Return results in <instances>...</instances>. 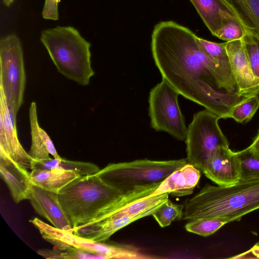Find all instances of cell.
<instances>
[{
  "label": "cell",
  "mask_w": 259,
  "mask_h": 259,
  "mask_svg": "<svg viewBox=\"0 0 259 259\" xmlns=\"http://www.w3.org/2000/svg\"><path fill=\"white\" fill-rule=\"evenodd\" d=\"M196 35L172 21L155 25L151 51L156 66L166 80L185 98L220 118H230L243 97L237 93L232 70L200 47Z\"/></svg>",
  "instance_id": "obj_1"
},
{
  "label": "cell",
  "mask_w": 259,
  "mask_h": 259,
  "mask_svg": "<svg viewBox=\"0 0 259 259\" xmlns=\"http://www.w3.org/2000/svg\"><path fill=\"white\" fill-rule=\"evenodd\" d=\"M183 219H221L239 221L259 209V179L241 180L228 186L206 184L185 201Z\"/></svg>",
  "instance_id": "obj_2"
},
{
  "label": "cell",
  "mask_w": 259,
  "mask_h": 259,
  "mask_svg": "<svg viewBox=\"0 0 259 259\" xmlns=\"http://www.w3.org/2000/svg\"><path fill=\"white\" fill-rule=\"evenodd\" d=\"M122 194L96 174L80 176L58 193L72 229L98 221Z\"/></svg>",
  "instance_id": "obj_3"
},
{
  "label": "cell",
  "mask_w": 259,
  "mask_h": 259,
  "mask_svg": "<svg viewBox=\"0 0 259 259\" xmlns=\"http://www.w3.org/2000/svg\"><path fill=\"white\" fill-rule=\"evenodd\" d=\"M40 40L58 72L79 84L87 85L95 72L91 66V44L72 26L43 30Z\"/></svg>",
  "instance_id": "obj_4"
},
{
  "label": "cell",
  "mask_w": 259,
  "mask_h": 259,
  "mask_svg": "<svg viewBox=\"0 0 259 259\" xmlns=\"http://www.w3.org/2000/svg\"><path fill=\"white\" fill-rule=\"evenodd\" d=\"M188 162L186 158L170 160H136L110 163L96 175L106 184L125 194L139 187L161 183L174 171Z\"/></svg>",
  "instance_id": "obj_5"
},
{
  "label": "cell",
  "mask_w": 259,
  "mask_h": 259,
  "mask_svg": "<svg viewBox=\"0 0 259 259\" xmlns=\"http://www.w3.org/2000/svg\"><path fill=\"white\" fill-rule=\"evenodd\" d=\"M218 116L204 110L195 113L187 128L185 142L188 162L202 171L214 151L229 147L219 125Z\"/></svg>",
  "instance_id": "obj_6"
},
{
  "label": "cell",
  "mask_w": 259,
  "mask_h": 259,
  "mask_svg": "<svg viewBox=\"0 0 259 259\" xmlns=\"http://www.w3.org/2000/svg\"><path fill=\"white\" fill-rule=\"evenodd\" d=\"M26 84L23 51L19 38L9 34L0 41V91L16 114L23 103Z\"/></svg>",
  "instance_id": "obj_7"
},
{
  "label": "cell",
  "mask_w": 259,
  "mask_h": 259,
  "mask_svg": "<svg viewBox=\"0 0 259 259\" xmlns=\"http://www.w3.org/2000/svg\"><path fill=\"white\" fill-rule=\"evenodd\" d=\"M179 93L164 79L150 91L149 114L151 127L180 141L186 139L187 127L180 108Z\"/></svg>",
  "instance_id": "obj_8"
},
{
  "label": "cell",
  "mask_w": 259,
  "mask_h": 259,
  "mask_svg": "<svg viewBox=\"0 0 259 259\" xmlns=\"http://www.w3.org/2000/svg\"><path fill=\"white\" fill-rule=\"evenodd\" d=\"M16 115L0 91V151L23 167L31 169L33 159L24 149L18 138Z\"/></svg>",
  "instance_id": "obj_9"
},
{
  "label": "cell",
  "mask_w": 259,
  "mask_h": 259,
  "mask_svg": "<svg viewBox=\"0 0 259 259\" xmlns=\"http://www.w3.org/2000/svg\"><path fill=\"white\" fill-rule=\"evenodd\" d=\"M202 172L222 186L234 185L241 180L240 163L236 152L229 147L218 148L205 165Z\"/></svg>",
  "instance_id": "obj_10"
},
{
  "label": "cell",
  "mask_w": 259,
  "mask_h": 259,
  "mask_svg": "<svg viewBox=\"0 0 259 259\" xmlns=\"http://www.w3.org/2000/svg\"><path fill=\"white\" fill-rule=\"evenodd\" d=\"M243 37L226 41V49L237 84V92L247 96L259 88V78L255 77L252 71Z\"/></svg>",
  "instance_id": "obj_11"
},
{
  "label": "cell",
  "mask_w": 259,
  "mask_h": 259,
  "mask_svg": "<svg viewBox=\"0 0 259 259\" xmlns=\"http://www.w3.org/2000/svg\"><path fill=\"white\" fill-rule=\"evenodd\" d=\"M29 200L36 212L54 227L73 231L70 223L59 202L57 193L32 185Z\"/></svg>",
  "instance_id": "obj_12"
},
{
  "label": "cell",
  "mask_w": 259,
  "mask_h": 259,
  "mask_svg": "<svg viewBox=\"0 0 259 259\" xmlns=\"http://www.w3.org/2000/svg\"><path fill=\"white\" fill-rule=\"evenodd\" d=\"M190 1L213 35L215 36L221 27L230 21H234L241 24L246 31L235 10L226 0Z\"/></svg>",
  "instance_id": "obj_13"
},
{
  "label": "cell",
  "mask_w": 259,
  "mask_h": 259,
  "mask_svg": "<svg viewBox=\"0 0 259 259\" xmlns=\"http://www.w3.org/2000/svg\"><path fill=\"white\" fill-rule=\"evenodd\" d=\"M0 172L16 203L29 199L32 186L30 173L1 151Z\"/></svg>",
  "instance_id": "obj_14"
},
{
  "label": "cell",
  "mask_w": 259,
  "mask_h": 259,
  "mask_svg": "<svg viewBox=\"0 0 259 259\" xmlns=\"http://www.w3.org/2000/svg\"><path fill=\"white\" fill-rule=\"evenodd\" d=\"M200 176V170L188 162L168 176L151 196L166 192L175 196L191 194Z\"/></svg>",
  "instance_id": "obj_15"
},
{
  "label": "cell",
  "mask_w": 259,
  "mask_h": 259,
  "mask_svg": "<svg viewBox=\"0 0 259 259\" xmlns=\"http://www.w3.org/2000/svg\"><path fill=\"white\" fill-rule=\"evenodd\" d=\"M29 115L31 137V145L28 152L29 156L35 160H43L51 158H61L58 154L54 145L47 133L39 125L36 105L34 102L31 103Z\"/></svg>",
  "instance_id": "obj_16"
},
{
  "label": "cell",
  "mask_w": 259,
  "mask_h": 259,
  "mask_svg": "<svg viewBox=\"0 0 259 259\" xmlns=\"http://www.w3.org/2000/svg\"><path fill=\"white\" fill-rule=\"evenodd\" d=\"M79 177L74 172L61 168L32 169L29 174L32 185L57 194L65 186Z\"/></svg>",
  "instance_id": "obj_17"
},
{
  "label": "cell",
  "mask_w": 259,
  "mask_h": 259,
  "mask_svg": "<svg viewBox=\"0 0 259 259\" xmlns=\"http://www.w3.org/2000/svg\"><path fill=\"white\" fill-rule=\"evenodd\" d=\"M235 10L248 34L259 41V0H226Z\"/></svg>",
  "instance_id": "obj_18"
},
{
  "label": "cell",
  "mask_w": 259,
  "mask_h": 259,
  "mask_svg": "<svg viewBox=\"0 0 259 259\" xmlns=\"http://www.w3.org/2000/svg\"><path fill=\"white\" fill-rule=\"evenodd\" d=\"M54 168L73 171L80 176L96 174L100 170L96 164L92 163L68 160L62 158H51L43 160H33L31 169L48 170Z\"/></svg>",
  "instance_id": "obj_19"
},
{
  "label": "cell",
  "mask_w": 259,
  "mask_h": 259,
  "mask_svg": "<svg viewBox=\"0 0 259 259\" xmlns=\"http://www.w3.org/2000/svg\"><path fill=\"white\" fill-rule=\"evenodd\" d=\"M236 153L240 163L241 180L259 179V153L249 147Z\"/></svg>",
  "instance_id": "obj_20"
},
{
  "label": "cell",
  "mask_w": 259,
  "mask_h": 259,
  "mask_svg": "<svg viewBox=\"0 0 259 259\" xmlns=\"http://www.w3.org/2000/svg\"><path fill=\"white\" fill-rule=\"evenodd\" d=\"M184 204H175L169 199L163 203L152 214L159 225L164 228L172 221L183 218Z\"/></svg>",
  "instance_id": "obj_21"
},
{
  "label": "cell",
  "mask_w": 259,
  "mask_h": 259,
  "mask_svg": "<svg viewBox=\"0 0 259 259\" xmlns=\"http://www.w3.org/2000/svg\"><path fill=\"white\" fill-rule=\"evenodd\" d=\"M228 222L221 219H197L189 221L185 229L191 233L206 237L215 232Z\"/></svg>",
  "instance_id": "obj_22"
},
{
  "label": "cell",
  "mask_w": 259,
  "mask_h": 259,
  "mask_svg": "<svg viewBox=\"0 0 259 259\" xmlns=\"http://www.w3.org/2000/svg\"><path fill=\"white\" fill-rule=\"evenodd\" d=\"M258 108L259 100L255 96H250L234 107L230 118L239 123H246L252 118Z\"/></svg>",
  "instance_id": "obj_23"
},
{
  "label": "cell",
  "mask_w": 259,
  "mask_h": 259,
  "mask_svg": "<svg viewBox=\"0 0 259 259\" xmlns=\"http://www.w3.org/2000/svg\"><path fill=\"white\" fill-rule=\"evenodd\" d=\"M196 39L201 49L205 53L217 59L225 66L231 69L226 49V42L223 43L212 42L197 35Z\"/></svg>",
  "instance_id": "obj_24"
},
{
  "label": "cell",
  "mask_w": 259,
  "mask_h": 259,
  "mask_svg": "<svg viewBox=\"0 0 259 259\" xmlns=\"http://www.w3.org/2000/svg\"><path fill=\"white\" fill-rule=\"evenodd\" d=\"M243 39L252 71L259 78V41L249 34H246Z\"/></svg>",
  "instance_id": "obj_25"
},
{
  "label": "cell",
  "mask_w": 259,
  "mask_h": 259,
  "mask_svg": "<svg viewBox=\"0 0 259 259\" xmlns=\"http://www.w3.org/2000/svg\"><path fill=\"white\" fill-rule=\"evenodd\" d=\"M247 34L246 30L241 24L230 21L221 27L215 36L226 41H230L241 39Z\"/></svg>",
  "instance_id": "obj_26"
},
{
  "label": "cell",
  "mask_w": 259,
  "mask_h": 259,
  "mask_svg": "<svg viewBox=\"0 0 259 259\" xmlns=\"http://www.w3.org/2000/svg\"><path fill=\"white\" fill-rule=\"evenodd\" d=\"M60 0H45L42 12L44 19L51 20L59 19L58 3Z\"/></svg>",
  "instance_id": "obj_27"
},
{
  "label": "cell",
  "mask_w": 259,
  "mask_h": 259,
  "mask_svg": "<svg viewBox=\"0 0 259 259\" xmlns=\"http://www.w3.org/2000/svg\"><path fill=\"white\" fill-rule=\"evenodd\" d=\"M66 259H95L103 257L99 255L91 253L83 249L72 247L65 250Z\"/></svg>",
  "instance_id": "obj_28"
},
{
  "label": "cell",
  "mask_w": 259,
  "mask_h": 259,
  "mask_svg": "<svg viewBox=\"0 0 259 259\" xmlns=\"http://www.w3.org/2000/svg\"><path fill=\"white\" fill-rule=\"evenodd\" d=\"M40 255L47 258L65 259V250L40 249L37 251Z\"/></svg>",
  "instance_id": "obj_29"
},
{
  "label": "cell",
  "mask_w": 259,
  "mask_h": 259,
  "mask_svg": "<svg viewBox=\"0 0 259 259\" xmlns=\"http://www.w3.org/2000/svg\"><path fill=\"white\" fill-rule=\"evenodd\" d=\"M231 258H259V243L256 244L248 251Z\"/></svg>",
  "instance_id": "obj_30"
},
{
  "label": "cell",
  "mask_w": 259,
  "mask_h": 259,
  "mask_svg": "<svg viewBox=\"0 0 259 259\" xmlns=\"http://www.w3.org/2000/svg\"><path fill=\"white\" fill-rule=\"evenodd\" d=\"M249 147L259 153V131L252 143Z\"/></svg>",
  "instance_id": "obj_31"
},
{
  "label": "cell",
  "mask_w": 259,
  "mask_h": 259,
  "mask_svg": "<svg viewBox=\"0 0 259 259\" xmlns=\"http://www.w3.org/2000/svg\"><path fill=\"white\" fill-rule=\"evenodd\" d=\"M247 96H255L259 100V88H258L257 89L253 91Z\"/></svg>",
  "instance_id": "obj_32"
},
{
  "label": "cell",
  "mask_w": 259,
  "mask_h": 259,
  "mask_svg": "<svg viewBox=\"0 0 259 259\" xmlns=\"http://www.w3.org/2000/svg\"><path fill=\"white\" fill-rule=\"evenodd\" d=\"M14 1V0H3V4L7 7L10 6Z\"/></svg>",
  "instance_id": "obj_33"
}]
</instances>
